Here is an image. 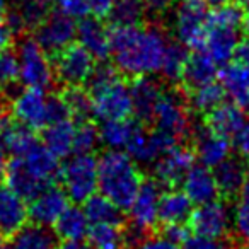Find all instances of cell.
Returning a JSON list of instances; mask_svg holds the SVG:
<instances>
[{"mask_svg": "<svg viewBox=\"0 0 249 249\" xmlns=\"http://www.w3.org/2000/svg\"><path fill=\"white\" fill-rule=\"evenodd\" d=\"M224 96H225V92L220 84L210 82V84H205V86L196 87V89H191L190 104L198 113L208 114L212 109H215L218 104L224 103Z\"/></svg>", "mask_w": 249, "mask_h": 249, "instance_id": "obj_37", "label": "cell"}, {"mask_svg": "<svg viewBox=\"0 0 249 249\" xmlns=\"http://www.w3.org/2000/svg\"><path fill=\"white\" fill-rule=\"evenodd\" d=\"M116 0H87V5H89V11L92 16L101 18V16H107L113 7V4Z\"/></svg>", "mask_w": 249, "mask_h": 249, "instance_id": "obj_50", "label": "cell"}, {"mask_svg": "<svg viewBox=\"0 0 249 249\" xmlns=\"http://www.w3.org/2000/svg\"><path fill=\"white\" fill-rule=\"evenodd\" d=\"M215 181H217L218 193L225 196H234L239 195V191L244 186V181L248 178V171L242 160L229 157L222 164H218L213 171Z\"/></svg>", "mask_w": 249, "mask_h": 249, "instance_id": "obj_29", "label": "cell"}, {"mask_svg": "<svg viewBox=\"0 0 249 249\" xmlns=\"http://www.w3.org/2000/svg\"><path fill=\"white\" fill-rule=\"evenodd\" d=\"M63 99L67 103V107L70 111V116L75 118H87L89 114H92V99H90V94L87 90L77 87H70L65 94H63Z\"/></svg>", "mask_w": 249, "mask_h": 249, "instance_id": "obj_40", "label": "cell"}, {"mask_svg": "<svg viewBox=\"0 0 249 249\" xmlns=\"http://www.w3.org/2000/svg\"><path fill=\"white\" fill-rule=\"evenodd\" d=\"M195 156L201 166L215 169L218 164L231 157V142L227 137H222L203 126L195 135Z\"/></svg>", "mask_w": 249, "mask_h": 249, "instance_id": "obj_18", "label": "cell"}, {"mask_svg": "<svg viewBox=\"0 0 249 249\" xmlns=\"http://www.w3.org/2000/svg\"><path fill=\"white\" fill-rule=\"evenodd\" d=\"M86 212L87 220L92 224H120L121 225V210L107 200L104 195L94 193L90 198H87L82 205Z\"/></svg>", "mask_w": 249, "mask_h": 249, "instance_id": "obj_33", "label": "cell"}, {"mask_svg": "<svg viewBox=\"0 0 249 249\" xmlns=\"http://www.w3.org/2000/svg\"><path fill=\"white\" fill-rule=\"evenodd\" d=\"M246 124V114L241 104L222 103L215 109H212L207 116V126L215 133L227 139H234V135Z\"/></svg>", "mask_w": 249, "mask_h": 249, "instance_id": "obj_21", "label": "cell"}, {"mask_svg": "<svg viewBox=\"0 0 249 249\" xmlns=\"http://www.w3.org/2000/svg\"><path fill=\"white\" fill-rule=\"evenodd\" d=\"M0 137L4 140L5 150L14 157H22L28 150H31L38 143L35 132L22 123H9V126L0 133Z\"/></svg>", "mask_w": 249, "mask_h": 249, "instance_id": "obj_35", "label": "cell"}, {"mask_svg": "<svg viewBox=\"0 0 249 249\" xmlns=\"http://www.w3.org/2000/svg\"><path fill=\"white\" fill-rule=\"evenodd\" d=\"M113 62L120 72L132 77L160 72L162 58L169 43L157 28H114L109 33Z\"/></svg>", "mask_w": 249, "mask_h": 249, "instance_id": "obj_1", "label": "cell"}, {"mask_svg": "<svg viewBox=\"0 0 249 249\" xmlns=\"http://www.w3.org/2000/svg\"><path fill=\"white\" fill-rule=\"evenodd\" d=\"M106 26L94 16L84 18L77 26V39L79 45L84 46L94 58L104 60L111 52V38Z\"/></svg>", "mask_w": 249, "mask_h": 249, "instance_id": "obj_20", "label": "cell"}, {"mask_svg": "<svg viewBox=\"0 0 249 249\" xmlns=\"http://www.w3.org/2000/svg\"><path fill=\"white\" fill-rule=\"evenodd\" d=\"M21 160L24 162V166L28 167L29 173H33L43 184L50 186L56 178L60 176V164L58 157L53 156L45 145L36 143L31 150L24 154L21 157Z\"/></svg>", "mask_w": 249, "mask_h": 249, "instance_id": "obj_25", "label": "cell"}, {"mask_svg": "<svg viewBox=\"0 0 249 249\" xmlns=\"http://www.w3.org/2000/svg\"><path fill=\"white\" fill-rule=\"evenodd\" d=\"M56 2L60 5V11L72 19H84L90 14L87 0H56Z\"/></svg>", "mask_w": 249, "mask_h": 249, "instance_id": "obj_45", "label": "cell"}, {"mask_svg": "<svg viewBox=\"0 0 249 249\" xmlns=\"http://www.w3.org/2000/svg\"><path fill=\"white\" fill-rule=\"evenodd\" d=\"M67 207H69V196H67L65 190L50 184L29 201V218L36 225L52 227L60 218V215L67 210Z\"/></svg>", "mask_w": 249, "mask_h": 249, "instance_id": "obj_13", "label": "cell"}, {"mask_svg": "<svg viewBox=\"0 0 249 249\" xmlns=\"http://www.w3.org/2000/svg\"><path fill=\"white\" fill-rule=\"evenodd\" d=\"M94 56L80 45H70L56 53L55 60V73L60 82L67 84L70 87H77L80 84L87 82L92 75L94 69Z\"/></svg>", "mask_w": 249, "mask_h": 249, "instance_id": "obj_8", "label": "cell"}, {"mask_svg": "<svg viewBox=\"0 0 249 249\" xmlns=\"http://www.w3.org/2000/svg\"><path fill=\"white\" fill-rule=\"evenodd\" d=\"M178 143L176 139L166 135L162 132H145V128L140 126L132 137L130 143L126 145L124 152L128 154L135 162L140 164H154L162 154H166L169 149H173Z\"/></svg>", "mask_w": 249, "mask_h": 249, "instance_id": "obj_14", "label": "cell"}, {"mask_svg": "<svg viewBox=\"0 0 249 249\" xmlns=\"http://www.w3.org/2000/svg\"><path fill=\"white\" fill-rule=\"evenodd\" d=\"M19 80V58L12 50H0V89H7Z\"/></svg>", "mask_w": 249, "mask_h": 249, "instance_id": "obj_42", "label": "cell"}, {"mask_svg": "<svg viewBox=\"0 0 249 249\" xmlns=\"http://www.w3.org/2000/svg\"><path fill=\"white\" fill-rule=\"evenodd\" d=\"M184 48L186 46L178 45V43L167 45L162 58V65H160V73L167 80H179L183 77L184 67H186L188 62V53Z\"/></svg>", "mask_w": 249, "mask_h": 249, "instance_id": "obj_38", "label": "cell"}, {"mask_svg": "<svg viewBox=\"0 0 249 249\" xmlns=\"http://www.w3.org/2000/svg\"><path fill=\"white\" fill-rule=\"evenodd\" d=\"M77 36L75 19L65 12L48 14L36 28V41L46 53H58L72 45Z\"/></svg>", "mask_w": 249, "mask_h": 249, "instance_id": "obj_10", "label": "cell"}, {"mask_svg": "<svg viewBox=\"0 0 249 249\" xmlns=\"http://www.w3.org/2000/svg\"><path fill=\"white\" fill-rule=\"evenodd\" d=\"M75 124L70 120L50 123L43 130V145L58 159H65L73 152Z\"/></svg>", "mask_w": 249, "mask_h": 249, "instance_id": "obj_27", "label": "cell"}, {"mask_svg": "<svg viewBox=\"0 0 249 249\" xmlns=\"http://www.w3.org/2000/svg\"><path fill=\"white\" fill-rule=\"evenodd\" d=\"M90 99L92 114L101 121L124 120L133 113L130 86H126L118 75L101 86L90 87Z\"/></svg>", "mask_w": 249, "mask_h": 249, "instance_id": "obj_4", "label": "cell"}, {"mask_svg": "<svg viewBox=\"0 0 249 249\" xmlns=\"http://www.w3.org/2000/svg\"><path fill=\"white\" fill-rule=\"evenodd\" d=\"M5 167H7L5 159H0V179H2V178H5Z\"/></svg>", "mask_w": 249, "mask_h": 249, "instance_id": "obj_58", "label": "cell"}, {"mask_svg": "<svg viewBox=\"0 0 249 249\" xmlns=\"http://www.w3.org/2000/svg\"><path fill=\"white\" fill-rule=\"evenodd\" d=\"M11 249H58L56 235L41 225H24L18 234L12 235Z\"/></svg>", "mask_w": 249, "mask_h": 249, "instance_id": "obj_32", "label": "cell"}, {"mask_svg": "<svg viewBox=\"0 0 249 249\" xmlns=\"http://www.w3.org/2000/svg\"><path fill=\"white\" fill-rule=\"evenodd\" d=\"M160 195V184L156 179L142 181L132 205L128 207L130 222L135 232L142 234L159 222Z\"/></svg>", "mask_w": 249, "mask_h": 249, "instance_id": "obj_11", "label": "cell"}, {"mask_svg": "<svg viewBox=\"0 0 249 249\" xmlns=\"http://www.w3.org/2000/svg\"><path fill=\"white\" fill-rule=\"evenodd\" d=\"M55 235L65 242H80L87 237L90 222L82 207H67V210L55 222Z\"/></svg>", "mask_w": 249, "mask_h": 249, "instance_id": "obj_28", "label": "cell"}, {"mask_svg": "<svg viewBox=\"0 0 249 249\" xmlns=\"http://www.w3.org/2000/svg\"><path fill=\"white\" fill-rule=\"evenodd\" d=\"M164 235L169 237L171 241H174L176 244H181L190 234H188V229L183 224H179V225H164Z\"/></svg>", "mask_w": 249, "mask_h": 249, "instance_id": "obj_51", "label": "cell"}, {"mask_svg": "<svg viewBox=\"0 0 249 249\" xmlns=\"http://www.w3.org/2000/svg\"><path fill=\"white\" fill-rule=\"evenodd\" d=\"M124 241L120 224H92L87 232L90 249H123Z\"/></svg>", "mask_w": 249, "mask_h": 249, "instance_id": "obj_34", "label": "cell"}, {"mask_svg": "<svg viewBox=\"0 0 249 249\" xmlns=\"http://www.w3.org/2000/svg\"><path fill=\"white\" fill-rule=\"evenodd\" d=\"M195 166V156L186 147L174 145L154 162V178L159 184L174 186L181 183L188 171Z\"/></svg>", "mask_w": 249, "mask_h": 249, "instance_id": "obj_15", "label": "cell"}, {"mask_svg": "<svg viewBox=\"0 0 249 249\" xmlns=\"http://www.w3.org/2000/svg\"><path fill=\"white\" fill-rule=\"evenodd\" d=\"M7 126H9V118H7V114H5L4 111L0 109V133L4 132Z\"/></svg>", "mask_w": 249, "mask_h": 249, "instance_id": "obj_56", "label": "cell"}, {"mask_svg": "<svg viewBox=\"0 0 249 249\" xmlns=\"http://www.w3.org/2000/svg\"><path fill=\"white\" fill-rule=\"evenodd\" d=\"M63 190L75 203H84L97 191V159L92 154H73L60 169Z\"/></svg>", "mask_w": 249, "mask_h": 249, "instance_id": "obj_3", "label": "cell"}, {"mask_svg": "<svg viewBox=\"0 0 249 249\" xmlns=\"http://www.w3.org/2000/svg\"><path fill=\"white\" fill-rule=\"evenodd\" d=\"M142 181L137 162L123 150L107 149L97 159V190L120 210H128Z\"/></svg>", "mask_w": 249, "mask_h": 249, "instance_id": "obj_2", "label": "cell"}, {"mask_svg": "<svg viewBox=\"0 0 249 249\" xmlns=\"http://www.w3.org/2000/svg\"><path fill=\"white\" fill-rule=\"evenodd\" d=\"M12 29L7 22V9H5V2L0 0V50L7 48V45L11 43L12 38Z\"/></svg>", "mask_w": 249, "mask_h": 249, "instance_id": "obj_48", "label": "cell"}, {"mask_svg": "<svg viewBox=\"0 0 249 249\" xmlns=\"http://www.w3.org/2000/svg\"><path fill=\"white\" fill-rule=\"evenodd\" d=\"M246 249H249V241H248V244H246Z\"/></svg>", "mask_w": 249, "mask_h": 249, "instance_id": "obj_62", "label": "cell"}, {"mask_svg": "<svg viewBox=\"0 0 249 249\" xmlns=\"http://www.w3.org/2000/svg\"><path fill=\"white\" fill-rule=\"evenodd\" d=\"M235 56H237V62L249 63V38L239 43L237 50H235Z\"/></svg>", "mask_w": 249, "mask_h": 249, "instance_id": "obj_53", "label": "cell"}, {"mask_svg": "<svg viewBox=\"0 0 249 249\" xmlns=\"http://www.w3.org/2000/svg\"><path fill=\"white\" fill-rule=\"evenodd\" d=\"M193 212V203L184 195L183 190H167L160 195L159 203V222L164 225L186 224Z\"/></svg>", "mask_w": 249, "mask_h": 249, "instance_id": "obj_26", "label": "cell"}, {"mask_svg": "<svg viewBox=\"0 0 249 249\" xmlns=\"http://www.w3.org/2000/svg\"><path fill=\"white\" fill-rule=\"evenodd\" d=\"M242 28H244L246 36H248V38H249V12L244 16V19H242Z\"/></svg>", "mask_w": 249, "mask_h": 249, "instance_id": "obj_57", "label": "cell"}, {"mask_svg": "<svg viewBox=\"0 0 249 249\" xmlns=\"http://www.w3.org/2000/svg\"><path fill=\"white\" fill-rule=\"evenodd\" d=\"M242 11L239 5H231L224 4L220 7H215L213 11L208 14V22L210 24H218V26H227V28H241L242 24Z\"/></svg>", "mask_w": 249, "mask_h": 249, "instance_id": "obj_43", "label": "cell"}, {"mask_svg": "<svg viewBox=\"0 0 249 249\" xmlns=\"http://www.w3.org/2000/svg\"><path fill=\"white\" fill-rule=\"evenodd\" d=\"M0 249H11V248H9V246L5 244V242L2 241V239H0Z\"/></svg>", "mask_w": 249, "mask_h": 249, "instance_id": "obj_60", "label": "cell"}, {"mask_svg": "<svg viewBox=\"0 0 249 249\" xmlns=\"http://www.w3.org/2000/svg\"><path fill=\"white\" fill-rule=\"evenodd\" d=\"M218 75L217 63L210 58L205 52H198L195 55L188 56L186 67L183 72V82L190 89H196L205 84L215 82V77Z\"/></svg>", "mask_w": 249, "mask_h": 249, "instance_id": "obj_30", "label": "cell"}, {"mask_svg": "<svg viewBox=\"0 0 249 249\" xmlns=\"http://www.w3.org/2000/svg\"><path fill=\"white\" fill-rule=\"evenodd\" d=\"M239 43L241 41H239L237 28H227V26L208 22L201 48L217 65H225L235 56Z\"/></svg>", "mask_w": 249, "mask_h": 249, "instance_id": "obj_16", "label": "cell"}, {"mask_svg": "<svg viewBox=\"0 0 249 249\" xmlns=\"http://www.w3.org/2000/svg\"><path fill=\"white\" fill-rule=\"evenodd\" d=\"M246 104H248V107H249V101H248V103H246Z\"/></svg>", "mask_w": 249, "mask_h": 249, "instance_id": "obj_63", "label": "cell"}, {"mask_svg": "<svg viewBox=\"0 0 249 249\" xmlns=\"http://www.w3.org/2000/svg\"><path fill=\"white\" fill-rule=\"evenodd\" d=\"M150 120H154L157 132L166 133L176 140L190 133V114L184 106V101L176 92L162 94Z\"/></svg>", "mask_w": 249, "mask_h": 249, "instance_id": "obj_7", "label": "cell"}, {"mask_svg": "<svg viewBox=\"0 0 249 249\" xmlns=\"http://www.w3.org/2000/svg\"><path fill=\"white\" fill-rule=\"evenodd\" d=\"M58 249H90L89 244H84L82 241L80 242H63Z\"/></svg>", "mask_w": 249, "mask_h": 249, "instance_id": "obj_54", "label": "cell"}, {"mask_svg": "<svg viewBox=\"0 0 249 249\" xmlns=\"http://www.w3.org/2000/svg\"><path fill=\"white\" fill-rule=\"evenodd\" d=\"M207 7H212V9H215V7H220V5H224V4H227L229 0H201Z\"/></svg>", "mask_w": 249, "mask_h": 249, "instance_id": "obj_55", "label": "cell"}, {"mask_svg": "<svg viewBox=\"0 0 249 249\" xmlns=\"http://www.w3.org/2000/svg\"><path fill=\"white\" fill-rule=\"evenodd\" d=\"M29 218L26 200L9 186H0V237H12Z\"/></svg>", "mask_w": 249, "mask_h": 249, "instance_id": "obj_17", "label": "cell"}, {"mask_svg": "<svg viewBox=\"0 0 249 249\" xmlns=\"http://www.w3.org/2000/svg\"><path fill=\"white\" fill-rule=\"evenodd\" d=\"M207 5L201 0H176L173 7V31L179 45L186 48L201 46L208 26Z\"/></svg>", "mask_w": 249, "mask_h": 249, "instance_id": "obj_5", "label": "cell"}, {"mask_svg": "<svg viewBox=\"0 0 249 249\" xmlns=\"http://www.w3.org/2000/svg\"><path fill=\"white\" fill-rule=\"evenodd\" d=\"M140 128V124L132 120H111L103 121L99 128V140L103 145L113 150H124L130 143L132 137Z\"/></svg>", "mask_w": 249, "mask_h": 249, "instance_id": "obj_31", "label": "cell"}, {"mask_svg": "<svg viewBox=\"0 0 249 249\" xmlns=\"http://www.w3.org/2000/svg\"><path fill=\"white\" fill-rule=\"evenodd\" d=\"M45 2H46V4H52V2H53V0H45Z\"/></svg>", "mask_w": 249, "mask_h": 249, "instance_id": "obj_61", "label": "cell"}, {"mask_svg": "<svg viewBox=\"0 0 249 249\" xmlns=\"http://www.w3.org/2000/svg\"><path fill=\"white\" fill-rule=\"evenodd\" d=\"M99 130L92 123H82L75 126V140H73V152L75 154H92L99 143Z\"/></svg>", "mask_w": 249, "mask_h": 249, "instance_id": "obj_41", "label": "cell"}, {"mask_svg": "<svg viewBox=\"0 0 249 249\" xmlns=\"http://www.w3.org/2000/svg\"><path fill=\"white\" fill-rule=\"evenodd\" d=\"M145 11L147 7L143 0H116L107 16L111 18L114 28H132L142 22Z\"/></svg>", "mask_w": 249, "mask_h": 249, "instance_id": "obj_36", "label": "cell"}, {"mask_svg": "<svg viewBox=\"0 0 249 249\" xmlns=\"http://www.w3.org/2000/svg\"><path fill=\"white\" fill-rule=\"evenodd\" d=\"M12 114L19 123L26 124L31 130L45 128L48 120V96L43 89L26 87L12 99Z\"/></svg>", "mask_w": 249, "mask_h": 249, "instance_id": "obj_12", "label": "cell"}, {"mask_svg": "<svg viewBox=\"0 0 249 249\" xmlns=\"http://www.w3.org/2000/svg\"><path fill=\"white\" fill-rule=\"evenodd\" d=\"M5 181L7 186L14 193H18L26 201H31L36 195H39L46 188L33 173H29L28 167L21 160V157H14L5 167Z\"/></svg>", "mask_w": 249, "mask_h": 249, "instance_id": "obj_22", "label": "cell"}, {"mask_svg": "<svg viewBox=\"0 0 249 249\" xmlns=\"http://www.w3.org/2000/svg\"><path fill=\"white\" fill-rule=\"evenodd\" d=\"M181 249H234L224 239L205 237V235L191 234L181 242Z\"/></svg>", "mask_w": 249, "mask_h": 249, "instance_id": "obj_44", "label": "cell"}, {"mask_svg": "<svg viewBox=\"0 0 249 249\" xmlns=\"http://www.w3.org/2000/svg\"><path fill=\"white\" fill-rule=\"evenodd\" d=\"M232 227L239 237L249 241V173L244 186L239 191L237 203L232 210Z\"/></svg>", "mask_w": 249, "mask_h": 249, "instance_id": "obj_39", "label": "cell"}, {"mask_svg": "<svg viewBox=\"0 0 249 249\" xmlns=\"http://www.w3.org/2000/svg\"><path fill=\"white\" fill-rule=\"evenodd\" d=\"M220 86L229 97L237 104H246L249 101V63L234 62L225 63L218 72Z\"/></svg>", "mask_w": 249, "mask_h": 249, "instance_id": "obj_24", "label": "cell"}, {"mask_svg": "<svg viewBox=\"0 0 249 249\" xmlns=\"http://www.w3.org/2000/svg\"><path fill=\"white\" fill-rule=\"evenodd\" d=\"M145 7L149 9L154 14H160V12H166L171 7L173 0H143Z\"/></svg>", "mask_w": 249, "mask_h": 249, "instance_id": "obj_52", "label": "cell"}, {"mask_svg": "<svg viewBox=\"0 0 249 249\" xmlns=\"http://www.w3.org/2000/svg\"><path fill=\"white\" fill-rule=\"evenodd\" d=\"M130 92H132L133 113L140 120L152 118L154 109L164 94L160 86L154 79H150V75L137 77L135 82L130 86Z\"/></svg>", "mask_w": 249, "mask_h": 249, "instance_id": "obj_23", "label": "cell"}, {"mask_svg": "<svg viewBox=\"0 0 249 249\" xmlns=\"http://www.w3.org/2000/svg\"><path fill=\"white\" fill-rule=\"evenodd\" d=\"M135 249H179V246L162 234V235H152V237L140 239L137 242Z\"/></svg>", "mask_w": 249, "mask_h": 249, "instance_id": "obj_47", "label": "cell"}, {"mask_svg": "<svg viewBox=\"0 0 249 249\" xmlns=\"http://www.w3.org/2000/svg\"><path fill=\"white\" fill-rule=\"evenodd\" d=\"M188 222L193 234L224 239L232 227V212L224 201L213 200L203 205H196Z\"/></svg>", "mask_w": 249, "mask_h": 249, "instance_id": "obj_9", "label": "cell"}, {"mask_svg": "<svg viewBox=\"0 0 249 249\" xmlns=\"http://www.w3.org/2000/svg\"><path fill=\"white\" fill-rule=\"evenodd\" d=\"M239 7H248L249 9V0H235Z\"/></svg>", "mask_w": 249, "mask_h": 249, "instance_id": "obj_59", "label": "cell"}, {"mask_svg": "<svg viewBox=\"0 0 249 249\" xmlns=\"http://www.w3.org/2000/svg\"><path fill=\"white\" fill-rule=\"evenodd\" d=\"M234 145L239 150V154H242L244 157H249V123L246 121V124L234 135Z\"/></svg>", "mask_w": 249, "mask_h": 249, "instance_id": "obj_49", "label": "cell"}, {"mask_svg": "<svg viewBox=\"0 0 249 249\" xmlns=\"http://www.w3.org/2000/svg\"><path fill=\"white\" fill-rule=\"evenodd\" d=\"M183 191L193 205H203L218 198V186L215 174L205 166H193L181 181Z\"/></svg>", "mask_w": 249, "mask_h": 249, "instance_id": "obj_19", "label": "cell"}, {"mask_svg": "<svg viewBox=\"0 0 249 249\" xmlns=\"http://www.w3.org/2000/svg\"><path fill=\"white\" fill-rule=\"evenodd\" d=\"M69 116H70V111H69V107H67V103H65V99H63V96H48V120H50V123L69 120Z\"/></svg>", "mask_w": 249, "mask_h": 249, "instance_id": "obj_46", "label": "cell"}, {"mask_svg": "<svg viewBox=\"0 0 249 249\" xmlns=\"http://www.w3.org/2000/svg\"><path fill=\"white\" fill-rule=\"evenodd\" d=\"M19 80L26 87L48 89L53 82V67L46 52L36 39H26L19 46Z\"/></svg>", "mask_w": 249, "mask_h": 249, "instance_id": "obj_6", "label": "cell"}]
</instances>
